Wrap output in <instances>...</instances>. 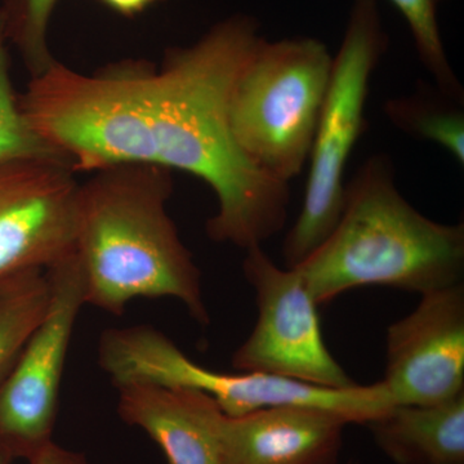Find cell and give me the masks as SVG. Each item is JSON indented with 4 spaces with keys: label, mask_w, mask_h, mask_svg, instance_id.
Returning a JSON list of instances; mask_svg holds the SVG:
<instances>
[{
    "label": "cell",
    "mask_w": 464,
    "mask_h": 464,
    "mask_svg": "<svg viewBox=\"0 0 464 464\" xmlns=\"http://www.w3.org/2000/svg\"><path fill=\"white\" fill-rule=\"evenodd\" d=\"M262 39L257 21L237 14L160 66L125 60L85 74L56 61L32 76L21 110L76 173L149 164L201 179L218 201L208 237L246 250L283 230L290 201L289 183L259 169L231 132L232 90Z\"/></svg>",
    "instance_id": "1"
},
{
    "label": "cell",
    "mask_w": 464,
    "mask_h": 464,
    "mask_svg": "<svg viewBox=\"0 0 464 464\" xmlns=\"http://www.w3.org/2000/svg\"><path fill=\"white\" fill-rule=\"evenodd\" d=\"M91 174L79 188L75 237L87 304L121 315L133 299L169 297L208 325L200 268L168 215L172 170L121 164Z\"/></svg>",
    "instance_id": "2"
},
{
    "label": "cell",
    "mask_w": 464,
    "mask_h": 464,
    "mask_svg": "<svg viewBox=\"0 0 464 464\" xmlns=\"http://www.w3.org/2000/svg\"><path fill=\"white\" fill-rule=\"evenodd\" d=\"M295 268L319 306L369 285L422 295L463 283L464 225L418 212L399 191L389 155L374 154L346 183L335 227Z\"/></svg>",
    "instance_id": "3"
},
{
    "label": "cell",
    "mask_w": 464,
    "mask_h": 464,
    "mask_svg": "<svg viewBox=\"0 0 464 464\" xmlns=\"http://www.w3.org/2000/svg\"><path fill=\"white\" fill-rule=\"evenodd\" d=\"M333 57L307 36L262 39L232 90L230 127L241 151L264 172L289 183L308 163Z\"/></svg>",
    "instance_id": "4"
},
{
    "label": "cell",
    "mask_w": 464,
    "mask_h": 464,
    "mask_svg": "<svg viewBox=\"0 0 464 464\" xmlns=\"http://www.w3.org/2000/svg\"><path fill=\"white\" fill-rule=\"evenodd\" d=\"M99 364L115 387L142 382L201 391L230 417L271 406L306 405L337 411L351 423L366 424L395 404L382 381L332 390L274 375L210 371L188 359L172 340L151 325L103 332Z\"/></svg>",
    "instance_id": "5"
},
{
    "label": "cell",
    "mask_w": 464,
    "mask_h": 464,
    "mask_svg": "<svg viewBox=\"0 0 464 464\" xmlns=\"http://www.w3.org/2000/svg\"><path fill=\"white\" fill-rule=\"evenodd\" d=\"M387 50L377 0H353L317 123L304 204L283 243L285 267H295L323 243L343 209L348 159L366 130L372 74Z\"/></svg>",
    "instance_id": "6"
},
{
    "label": "cell",
    "mask_w": 464,
    "mask_h": 464,
    "mask_svg": "<svg viewBox=\"0 0 464 464\" xmlns=\"http://www.w3.org/2000/svg\"><path fill=\"white\" fill-rule=\"evenodd\" d=\"M246 282L256 292L258 317L246 342L232 355V366L301 382L323 389L357 386L324 341L315 299L295 267H279L262 246L246 249Z\"/></svg>",
    "instance_id": "7"
},
{
    "label": "cell",
    "mask_w": 464,
    "mask_h": 464,
    "mask_svg": "<svg viewBox=\"0 0 464 464\" xmlns=\"http://www.w3.org/2000/svg\"><path fill=\"white\" fill-rule=\"evenodd\" d=\"M45 271L51 285L47 313L0 383V442L16 459H29L52 440L67 353L87 304L75 252Z\"/></svg>",
    "instance_id": "8"
},
{
    "label": "cell",
    "mask_w": 464,
    "mask_h": 464,
    "mask_svg": "<svg viewBox=\"0 0 464 464\" xmlns=\"http://www.w3.org/2000/svg\"><path fill=\"white\" fill-rule=\"evenodd\" d=\"M76 174L66 159L0 160V277L75 252Z\"/></svg>",
    "instance_id": "9"
},
{
    "label": "cell",
    "mask_w": 464,
    "mask_h": 464,
    "mask_svg": "<svg viewBox=\"0 0 464 464\" xmlns=\"http://www.w3.org/2000/svg\"><path fill=\"white\" fill-rule=\"evenodd\" d=\"M382 382L395 404H438L464 392L463 283L424 293L391 324Z\"/></svg>",
    "instance_id": "10"
},
{
    "label": "cell",
    "mask_w": 464,
    "mask_h": 464,
    "mask_svg": "<svg viewBox=\"0 0 464 464\" xmlns=\"http://www.w3.org/2000/svg\"><path fill=\"white\" fill-rule=\"evenodd\" d=\"M347 417L306 405L225 415L219 464H337Z\"/></svg>",
    "instance_id": "11"
},
{
    "label": "cell",
    "mask_w": 464,
    "mask_h": 464,
    "mask_svg": "<svg viewBox=\"0 0 464 464\" xmlns=\"http://www.w3.org/2000/svg\"><path fill=\"white\" fill-rule=\"evenodd\" d=\"M119 417L157 442L168 464H219L225 413L201 391L155 383L116 386Z\"/></svg>",
    "instance_id": "12"
},
{
    "label": "cell",
    "mask_w": 464,
    "mask_h": 464,
    "mask_svg": "<svg viewBox=\"0 0 464 464\" xmlns=\"http://www.w3.org/2000/svg\"><path fill=\"white\" fill-rule=\"evenodd\" d=\"M365 426L395 464H464V392L438 404H393Z\"/></svg>",
    "instance_id": "13"
},
{
    "label": "cell",
    "mask_w": 464,
    "mask_h": 464,
    "mask_svg": "<svg viewBox=\"0 0 464 464\" xmlns=\"http://www.w3.org/2000/svg\"><path fill=\"white\" fill-rule=\"evenodd\" d=\"M50 297V279L43 268L0 277V383L42 323Z\"/></svg>",
    "instance_id": "14"
},
{
    "label": "cell",
    "mask_w": 464,
    "mask_h": 464,
    "mask_svg": "<svg viewBox=\"0 0 464 464\" xmlns=\"http://www.w3.org/2000/svg\"><path fill=\"white\" fill-rule=\"evenodd\" d=\"M463 103L449 99L436 88L422 87L411 96L386 101L384 114L400 130L441 146L464 166Z\"/></svg>",
    "instance_id": "15"
},
{
    "label": "cell",
    "mask_w": 464,
    "mask_h": 464,
    "mask_svg": "<svg viewBox=\"0 0 464 464\" xmlns=\"http://www.w3.org/2000/svg\"><path fill=\"white\" fill-rule=\"evenodd\" d=\"M8 47L5 17L0 11V160L66 159L35 132L21 110L20 96L14 92L9 74Z\"/></svg>",
    "instance_id": "16"
},
{
    "label": "cell",
    "mask_w": 464,
    "mask_h": 464,
    "mask_svg": "<svg viewBox=\"0 0 464 464\" xmlns=\"http://www.w3.org/2000/svg\"><path fill=\"white\" fill-rule=\"evenodd\" d=\"M401 12L413 34L415 48L420 63L435 81L436 88L449 99L463 103L464 91L453 67L449 63L441 34L438 12L444 0H391Z\"/></svg>",
    "instance_id": "17"
},
{
    "label": "cell",
    "mask_w": 464,
    "mask_h": 464,
    "mask_svg": "<svg viewBox=\"0 0 464 464\" xmlns=\"http://www.w3.org/2000/svg\"><path fill=\"white\" fill-rule=\"evenodd\" d=\"M58 0H3L0 5L5 17L9 44L23 58L32 76L56 63L48 45V27Z\"/></svg>",
    "instance_id": "18"
},
{
    "label": "cell",
    "mask_w": 464,
    "mask_h": 464,
    "mask_svg": "<svg viewBox=\"0 0 464 464\" xmlns=\"http://www.w3.org/2000/svg\"><path fill=\"white\" fill-rule=\"evenodd\" d=\"M27 460L30 464H90L82 454L67 450L52 440L38 449Z\"/></svg>",
    "instance_id": "19"
},
{
    "label": "cell",
    "mask_w": 464,
    "mask_h": 464,
    "mask_svg": "<svg viewBox=\"0 0 464 464\" xmlns=\"http://www.w3.org/2000/svg\"><path fill=\"white\" fill-rule=\"evenodd\" d=\"M105 7L125 17H133L142 14L159 0H100Z\"/></svg>",
    "instance_id": "20"
},
{
    "label": "cell",
    "mask_w": 464,
    "mask_h": 464,
    "mask_svg": "<svg viewBox=\"0 0 464 464\" xmlns=\"http://www.w3.org/2000/svg\"><path fill=\"white\" fill-rule=\"evenodd\" d=\"M16 459L12 451L0 442V464H11Z\"/></svg>",
    "instance_id": "21"
}]
</instances>
